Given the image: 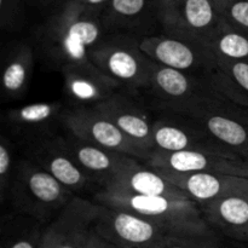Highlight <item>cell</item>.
Wrapping results in <instances>:
<instances>
[{
    "label": "cell",
    "instance_id": "obj_1",
    "mask_svg": "<svg viewBox=\"0 0 248 248\" xmlns=\"http://www.w3.org/2000/svg\"><path fill=\"white\" fill-rule=\"evenodd\" d=\"M94 202L128 211L160 225L172 235H206L212 232L201 208L191 200L131 195L101 189L94 194Z\"/></svg>",
    "mask_w": 248,
    "mask_h": 248
},
{
    "label": "cell",
    "instance_id": "obj_2",
    "mask_svg": "<svg viewBox=\"0 0 248 248\" xmlns=\"http://www.w3.org/2000/svg\"><path fill=\"white\" fill-rule=\"evenodd\" d=\"M102 21L91 14L69 4L51 17L40 34L43 47L60 67L90 60L92 50L103 40Z\"/></svg>",
    "mask_w": 248,
    "mask_h": 248
},
{
    "label": "cell",
    "instance_id": "obj_3",
    "mask_svg": "<svg viewBox=\"0 0 248 248\" xmlns=\"http://www.w3.org/2000/svg\"><path fill=\"white\" fill-rule=\"evenodd\" d=\"M74 196L35 162L29 159L17 162L9 193L17 215L40 224L51 223Z\"/></svg>",
    "mask_w": 248,
    "mask_h": 248
},
{
    "label": "cell",
    "instance_id": "obj_4",
    "mask_svg": "<svg viewBox=\"0 0 248 248\" xmlns=\"http://www.w3.org/2000/svg\"><path fill=\"white\" fill-rule=\"evenodd\" d=\"M193 121L212 140L248 162V110L218 94L179 114Z\"/></svg>",
    "mask_w": 248,
    "mask_h": 248
},
{
    "label": "cell",
    "instance_id": "obj_5",
    "mask_svg": "<svg viewBox=\"0 0 248 248\" xmlns=\"http://www.w3.org/2000/svg\"><path fill=\"white\" fill-rule=\"evenodd\" d=\"M165 34L207 47L222 24L213 0H157Z\"/></svg>",
    "mask_w": 248,
    "mask_h": 248
},
{
    "label": "cell",
    "instance_id": "obj_6",
    "mask_svg": "<svg viewBox=\"0 0 248 248\" xmlns=\"http://www.w3.org/2000/svg\"><path fill=\"white\" fill-rule=\"evenodd\" d=\"M90 60L120 85L131 89L149 87L153 61L140 50V41L127 36L103 39Z\"/></svg>",
    "mask_w": 248,
    "mask_h": 248
},
{
    "label": "cell",
    "instance_id": "obj_7",
    "mask_svg": "<svg viewBox=\"0 0 248 248\" xmlns=\"http://www.w3.org/2000/svg\"><path fill=\"white\" fill-rule=\"evenodd\" d=\"M99 203L74 196L44 230L41 248H93Z\"/></svg>",
    "mask_w": 248,
    "mask_h": 248
},
{
    "label": "cell",
    "instance_id": "obj_8",
    "mask_svg": "<svg viewBox=\"0 0 248 248\" xmlns=\"http://www.w3.org/2000/svg\"><path fill=\"white\" fill-rule=\"evenodd\" d=\"M94 232L115 248H152L170 234L160 225L121 210L99 205Z\"/></svg>",
    "mask_w": 248,
    "mask_h": 248
},
{
    "label": "cell",
    "instance_id": "obj_9",
    "mask_svg": "<svg viewBox=\"0 0 248 248\" xmlns=\"http://www.w3.org/2000/svg\"><path fill=\"white\" fill-rule=\"evenodd\" d=\"M62 124L75 137L104 149L144 161L150 153L138 147L108 118L87 107H77L63 113Z\"/></svg>",
    "mask_w": 248,
    "mask_h": 248
},
{
    "label": "cell",
    "instance_id": "obj_10",
    "mask_svg": "<svg viewBox=\"0 0 248 248\" xmlns=\"http://www.w3.org/2000/svg\"><path fill=\"white\" fill-rule=\"evenodd\" d=\"M144 164L166 173H223L248 177V162L232 153L210 150L156 152L153 150Z\"/></svg>",
    "mask_w": 248,
    "mask_h": 248
},
{
    "label": "cell",
    "instance_id": "obj_11",
    "mask_svg": "<svg viewBox=\"0 0 248 248\" xmlns=\"http://www.w3.org/2000/svg\"><path fill=\"white\" fill-rule=\"evenodd\" d=\"M149 89L161 101L164 107L176 115L198 106L208 97L217 94L188 73L153 63Z\"/></svg>",
    "mask_w": 248,
    "mask_h": 248
},
{
    "label": "cell",
    "instance_id": "obj_12",
    "mask_svg": "<svg viewBox=\"0 0 248 248\" xmlns=\"http://www.w3.org/2000/svg\"><path fill=\"white\" fill-rule=\"evenodd\" d=\"M140 47L156 64L188 74L215 68L216 60L207 47L169 34L145 36L140 41Z\"/></svg>",
    "mask_w": 248,
    "mask_h": 248
},
{
    "label": "cell",
    "instance_id": "obj_13",
    "mask_svg": "<svg viewBox=\"0 0 248 248\" xmlns=\"http://www.w3.org/2000/svg\"><path fill=\"white\" fill-rule=\"evenodd\" d=\"M29 160L45 170L75 196L89 190L94 184L70 154L63 136H48L35 140L31 147Z\"/></svg>",
    "mask_w": 248,
    "mask_h": 248
},
{
    "label": "cell",
    "instance_id": "obj_14",
    "mask_svg": "<svg viewBox=\"0 0 248 248\" xmlns=\"http://www.w3.org/2000/svg\"><path fill=\"white\" fill-rule=\"evenodd\" d=\"M61 72L65 93L77 107H96L114 96L120 86L91 60L68 63L61 67Z\"/></svg>",
    "mask_w": 248,
    "mask_h": 248
},
{
    "label": "cell",
    "instance_id": "obj_15",
    "mask_svg": "<svg viewBox=\"0 0 248 248\" xmlns=\"http://www.w3.org/2000/svg\"><path fill=\"white\" fill-rule=\"evenodd\" d=\"M161 173L199 207L230 196L248 194V177L223 173Z\"/></svg>",
    "mask_w": 248,
    "mask_h": 248
},
{
    "label": "cell",
    "instance_id": "obj_16",
    "mask_svg": "<svg viewBox=\"0 0 248 248\" xmlns=\"http://www.w3.org/2000/svg\"><path fill=\"white\" fill-rule=\"evenodd\" d=\"M153 150L169 153L183 150L232 153L212 140L193 121L178 123L169 119H157L153 123L152 152Z\"/></svg>",
    "mask_w": 248,
    "mask_h": 248
},
{
    "label": "cell",
    "instance_id": "obj_17",
    "mask_svg": "<svg viewBox=\"0 0 248 248\" xmlns=\"http://www.w3.org/2000/svg\"><path fill=\"white\" fill-rule=\"evenodd\" d=\"M63 138L78 165L94 184L102 186V189L118 172L138 160L85 142L72 133Z\"/></svg>",
    "mask_w": 248,
    "mask_h": 248
},
{
    "label": "cell",
    "instance_id": "obj_18",
    "mask_svg": "<svg viewBox=\"0 0 248 248\" xmlns=\"http://www.w3.org/2000/svg\"><path fill=\"white\" fill-rule=\"evenodd\" d=\"M102 190L131 195L167 196L172 199L190 200L183 191L165 178L161 172L142 165L136 160L115 174Z\"/></svg>",
    "mask_w": 248,
    "mask_h": 248
},
{
    "label": "cell",
    "instance_id": "obj_19",
    "mask_svg": "<svg viewBox=\"0 0 248 248\" xmlns=\"http://www.w3.org/2000/svg\"><path fill=\"white\" fill-rule=\"evenodd\" d=\"M92 108L108 118L138 147L152 153L153 123L142 107L136 102L123 94L115 93Z\"/></svg>",
    "mask_w": 248,
    "mask_h": 248
},
{
    "label": "cell",
    "instance_id": "obj_20",
    "mask_svg": "<svg viewBox=\"0 0 248 248\" xmlns=\"http://www.w3.org/2000/svg\"><path fill=\"white\" fill-rule=\"evenodd\" d=\"M203 218L210 227L220 230L230 239L248 240V194L234 195L201 206Z\"/></svg>",
    "mask_w": 248,
    "mask_h": 248
},
{
    "label": "cell",
    "instance_id": "obj_21",
    "mask_svg": "<svg viewBox=\"0 0 248 248\" xmlns=\"http://www.w3.org/2000/svg\"><path fill=\"white\" fill-rule=\"evenodd\" d=\"M62 108L60 102H38L11 109L5 118L17 135L34 137L39 140L47 137L46 133L58 119L62 120L64 113Z\"/></svg>",
    "mask_w": 248,
    "mask_h": 248
},
{
    "label": "cell",
    "instance_id": "obj_22",
    "mask_svg": "<svg viewBox=\"0 0 248 248\" xmlns=\"http://www.w3.org/2000/svg\"><path fill=\"white\" fill-rule=\"evenodd\" d=\"M210 86L225 101L248 110V62L216 60Z\"/></svg>",
    "mask_w": 248,
    "mask_h": 248
},
{
    "label": "cell",
    "instance_id": "obj_23",
    "mask_svg": "<svg viewBox=\"0 0 248 248\" xmlns=\"http://www.w3.org/2000/svg\"><path fill=\"white\" fill-rule=\"evenodd\" d=\"M34 67V55L31 46L18 43L10 50L1 74L2 92L7 98H18L28 89Z\"/></svg>",
    "mask_w": 248,
    "mask_h": 248
},
{
    "label": "cell",
    "instance_id": "obj_24",
    "mask_svg": "<svg viewBox=\"0 0 248 248\" xmlns=\"http://www.w3.org/2000/svg\"><path fill=\"white\" fill-rule=\"evenodd\" d=\"M207 48L215 60L248 62V33L227 26L222 22L208 43Z\"/></svg>",
    "mask_w": 248,
    "mask_h": 248
},
{
    "label": "cell",
    "instance_id": "obj_25",
    "mask_svg": "<svg viewBox=\"0 0 248 248\" xmlns=\"http://www.w3.org/2000/svg\"><path fill=\"white\" fill-rule=\"evenodd\" d=\"M5 224L7 232L2 248H41L44 230L40 223L19 216V219H10Z\"/></svg>",
    "mask_w": 248,
    "mask_h": 248
},
{
    "label": "cell",
    "instance_id": "obj_26",
    "mask_svg": "<svg viewBox=\"0 0 248 248\" xmlns=\"http://www.w3.org/2000/svg\"><path fill=\"white\" fill-rule=\"evenodd\" d=\"M157 0H109L103 10L104 16L111 23H131L144 16Z\"/></svg>",
    "mask_w": 248,
    "mask_h": 248
},
{
    "label": "cell",
    "instance_id": "obj_27",
    "mask_svg": "<svg viewBox=\"0 0 248 248\" xmlns=\"http://www.w3.org/2000/svg\"><path fill=\"white\" fill-rule=\"evenodd\" d=\"M220 21L248 33V0H213Z\"/></svg>",
    "mask_w": 248,
    "mask_h": 248
},
{
    "label": "cell",
    "instance_id": "obj_28",
    "mask_svg": "<svg viewBox=\"0 0 248 248\" xmlns=\"http://www.w3.org/2000/svg\"><path fill=\"white\" fill-rule=\"evenodd\" d=\"M152 248H220L213 232L206 235H169Z\"/></svg>",
    "mask_w": 248,
    "mask_h": 248
},
{
    "label": "cell",
    "instance_id": "obj_29",
    "mask_svg": "<svg viewBox=\"0 0 248 248\" xmlns=\"http://www.w3.org/2000/svg\"><path fill=\"white\" fill-rule=\"evenodd\" d=\"M16 165L14 161L11 143L5 136H1V140H0V198H1V202H5L9 196Z\"/></svg>",
    "mask_w": 248,
    "mask_h": 248
},
{
    "label": "cell",
    "instance_id": "obj_30",
    "mask_svg": "<svg viewBox=\"0 0 248 248\" xmlns=\"http://www.w3.org/2000/svg\"><path fill=\"white\" fill-rule=\"evenodd\" d=\"M24 18L23 0H0V26L6 31H14Z\"/></svg>",
    "mask_w": 248,
    "mask_h": 248
},
{
    "label": "cell",
    "instance_id": "obj_31",
    "mask_svg": "<svg viewBox=\"0 0 248 248\" xmlns=\"http://www.w3.org/2000/svg\"><path fill=\"white\" fill-rule=\"evenodd\" d=\"M108 2L109 0H63V4L73 5L80 10L97 15L106 9Z\"/></svg>",
    "mask_w": 248,
    "mask_h": 248
},
{
    "label": "cell",
    "instance_id": "obj_32",
    "mask_svg": "<svg viewBox=\"0 0 248 248\" xmlns=\"http://www.w3.org/2000/svg\"><path fill=\"white\" fill-rule=\"evenodd\" d=\"M93 248H115V247H113V246H111V245L107 244V242L103 241V240H102L101 237H98V240H97V242H96V244H94Z\"/></svg>",
    "mask_w": 248,
    "mask_h": 248
}]
</instances>
